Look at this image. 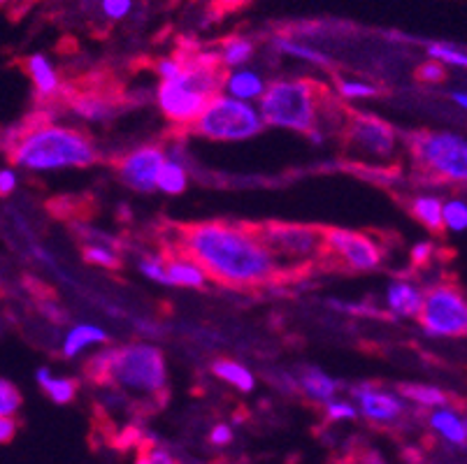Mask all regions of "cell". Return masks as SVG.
I'll use <instances>...</instances> for the list:
<instances>
[{"instance_id":"1","label":"cell","mask_w":467,"mask_h":464,"mask_svg":"<svg viewBox=\"0 0 467 464\" xmlns=\"http://www.w3.org/2000/svg\"><path fill=\"white\" fill-rule=\"evenodd\" d=\"M175 242L180 255L191 258L223 286L261 288L284 281L273 255L254 237L249 223L207 221L180 225Z\"/></svg>"},{"instance_id":"2","label":"cell","mask_w":467,"mask_h":464,"mask_svg":"<svg viewBox=\"0 0 467 464\" xmlns=\"http://www.w3.org/2000/svg\"><path fill=\"white\" fill-rule=\"evenodd\" d=\"M12 165L33 172L66 168H87L98 160V151L91 139L75 128L36 123L16 130L7 144Z\"/></svg>"},{"instance_id":"3","label":"cell","mask_w":467,"mask_h":464,"mask_svg":"<svg viewBox=\"0 0 467 464\" xmlns=\"http://www.w3.org/2000/svg\"><path fill=\"white\" fill-rule=\"evenodd\" d=\"M87 376L96 383H112L135 397L156 399L165 393L168 369L163 353L150 344L108 348L88 360Z\"/></svg>"},{"instance_id":"4","label":"cell","mask_w":467,"mask_h":464,"mask_svg":"<svg viewBox=\"0 0 467 464\" xmlns=\"http://www.w3.org/2000/svg\"><path fill=\"white\" fill-rule=\"evenodd\" d=\"M226 72L219 57H198L191 63H182L175 79L161 82L159 108L170 123L191 126L201 117L212 98L223 88Z\"/></svg>"},{"instance_id":"5","label":"cell","mask_w":467,"mask_h":464,"mask_svg":"<svg viewBox=\"0 0 467 464\" xmlns=\"http://www.w3.org/2000/svg\"><path fill=\"white\" fill-rule=\"evenodd\" d=\"M324 100H328V91L309 79L275 82L263 91L258 114L267 126L296 130L318 142L321 135L317 128L324 119Z\"/></svg>"},{"instance_id":"6","label":"cell","mask_w":467,"mask_h":464,"mask_svg":"<svg viewBox=\"0 0 467 464\" xmlns=\"http://www.w3.org/2000/svg\"><path fill=\"white\" fill-rule=\"evenodd\" d=\"M249 230L263 249L273 255L284 281L303 274L317 263H324V228L300 223H258L249 225Z\"/></svg>"},{"instance_id":"7","label":"cell","mask_w":467,"mask_h":464,"mask_svg":"<svg viewBox=\"0 0 467 464\" xmlns=\"http://www.w3.org/2000/svg\"><path fill=\"white\" fill-rule=\"evenodd\" d=\"M263 119L249 102L216 96L207 102L201 117L191 123V133L212 142H244L263 130Z\"/></svg>"},{"instance_id":"8","label":"cell","mask_w":467,"mask_h":464,"mask_svg":"<svg viewBox=\"0 0 467 464\" xmlns=\"http://www.w3.org/2000/svg\"><path fill=\"white\" fill-rule=\"evenodd\" d=\"M414 160L421 172L441 181H458L467 179V144L461 135L453 133H419L411 139Z\"/></svg>"},{"instance_id":"9","label":"cell","mask_w":467,"mask_h":464,"mask_svg":"<svg viewBox=\"0 0 467 464\" xmlns=\"http://www.w3.org/2000/svg\"><path fill=\"white\" fill-rule=\"evenodd\" d=\"M419 321L423 330L435 337H462L467 332V304L461 288L440 284L423 295Z\"/></svg>"},{"instance_id":"10","label":"cell","mask_w":467,"mask_h":464,"mask_svg":"<svg viewBox=\"0 0 467 464\" xmlns=\"http://www.w3.org/2000/svg\"><path fill=\"white\" fill-rule=\"evenodd\" d=\"M326 255L333 267L349 272H372L381 263V249L372 237L342 228H324Z\"/></svg>"},{"instance_id":"11","label":"cell","mask_w":467,"mask_h":464,"mask_svg":"<svg viewBox=\"0 0 467 464\" xmlns=\"http://www.w3.org/2000/svg\"><path fill=\"white\" fill-rule=\"evenodd\" d=\"M344 139L347 147L360 156L370 160H386L396 151V133L389 123L381 119L370 117V114L344 112Z\"/></svg>"},{"instance_id":"12","label":"cell","mask_w":467,"mask_h":464,"mask_svg":"<svg viewBox=\"0 0 467 464\" xmlns=\"http://www.w3.org/2000/svg\"><path fill=\"white\" fill-rule=\"evenodd\" d=\"M165 160L168 159H165L163 149L154 147V144L140 147L117 163L119 179L133 191L151 193V191H156V174Z\"/></svg>"},{"instance_id":"13","label":"cell","mask_w":467,"mask_h":464,"mask_svg":"<svg viewBox=\"0 0 467 464\" xmlns=\"http://www.w3.org/2000/svg\"><path fill=\"white\" fill-rule=\"evenodd\" d=\"M354 395L360 402V411L365 418L375 420V423H396L402 416V399L384 393L375 386H360L354 390Z\"/></svg>"},{"instance_id":"14","label":"cell","mask_w":467,"mask_h":464,"mask_svg":"<svg viewBox=\"0 0 467 464\" xmlns=\"http://www.w3.org/2000/svg\"><path fill=\"white\" fill-rule=\"evenodd\" d=\"M165 263V276H168V286L182 288H202L207 284V274L201 265H195L186 255H177L172 261Z\"/></svg>"},{"instance_id":"15","label":"cell","mask_w":467,"mask_h":464,"mask_svg":"<svg viewBox=\"0 0 467 464\" xmlns=\"http://www.w3.org/2000/svg\"><path fill=\"white\" fill-rule=\"evenodd\" d=\"M26 70L31 75L33 84H36L37 96L52 98L61 91V82H58L57 67L52 66V61L45 57V54H33L26 61Z\"/></svg>"},{"instance_id":"16","label":"cell","mask_w":467,"mask_h":464,"mask_svg":"<svg viewBox=\"0 0 467 464\" xmlns=\"http://www.w3.org/2000/svg\"><path fill=\"white\" fill-rule=\"evenodd\" d=\"M223 88L228 91V98L249 102L263 96V91H265V82H263V77L254 70H235L231 72V75H226V79H223Z\"/></svg>"},{"instance_id":"17","label":"cell","mask_w":467,"mask_h":464,"mask_svg":"<svg viewBox=\"0 0 467 464\" xmlns=\"http://www.w3.org/2000/svg\"><path fill=\"white\" fill-rule=\"evenodd\" d=\"M421 291L407 281H393L386 293V302H389V309L398 316H416L419 309H421Z\"/></svg>"},{"instance_id":"18","label":"cell","mask_w":467,"mask_h":464,"mask_svg":"<svg viewBox=\"0 0 467 464\" xmlns=\"http://www.w3.org/2000/svg\"><path fill=\"white\" fill-rule=\"evenodd\" d=\"M428 420H431V428L435 429V432H440L449 444L465 446L467 425L465 420H462V416H458L453 408H447V407L435 408Z\"/></svg>"},{"instance_id":"19","label":"cell","mask_w":467,"mask_h":464,"mask_svg":"<svg viewBox=\"0 0 467 464\" xmlns=\"http://www.w3.org/2000/svg\"><path fill=\"white\" fill-rule=\"evenodd\" d=\"M108 342V335L98 325L91 323H79V325L72 327L66 335V342H63V356L75 357L84 351L91 344H105Z\"/></svg>"},{"instance_id":"20","label":"cell","mask_w":467,"mask_h":464,"mask_svg":"<svg viewBox=\"0 0 467 464\" xmlns=\"http://www.w3.org/2000/svg\"><path fill=\"white\" fill-rule=\"evenodd\" d=\"M36 378L54 404H70L72 399L78 397V381H72V378L54 376L52 369L47 367L37 369Z\"/></svg>"},{"instance_id":"21","label":"cell","mask_w":467,"mask_h":464,"mask_svg":"<svg viewBox=\"0 0 467 464\" xmlns=\"http://www.w3.org/2000/svg\"><path fill=\"white\" fill-rule=\"evenodd\" d=\"M212 372L221 378V381L231 383L233 388L242 390V393H252L254 386H256V378L249 372L244 365L235 363V360H216L212 365Z\"/></svg>"},{"instance_id":"22","label":"cell","mask_w":467,"mask_h":464,"mask_svg":"<svg viewBox=\"0 0 467 464\" xmlns=\"http://www.w3.org/2000/svg\"><path fill=\"white\" fill-rule=\"evenodd\" d=\"M300 386H303V390L307 393V397L317 399V402H328V399H333L335 393H337V381L317 367H309L307 372L303 374Z\"/></svg>"},{"instance_id":"23","label":"cell","mask_w":467,"mask_h":464,"mask_svg":"<svg viewBox=\"0 0 467 464\" xmlns=\"http://www.w3.org/2000/svg\"><path fill=\"white\" fill-rule=\"evenodd\" d=\"M411 216L416 221H421L431 232L440 235L444 225H441V202L435 195H419L411 200Z\"/></svg>"},{"instance_id":"24","label":"cell","mask_w":467,"mask_h":464,"mask_svg":"<svg viewBox=\"0 0 467 464\" xmlns=\"http://www.w3.org/2000/svg\"><path fill=\"white\" fill-rule=\"evenodd\" d=\"M186 184H189V177H186V170L182 168L175 160H165L161 165L159 174H156V189L163 191L168 195H180L184 193Z\"/></svg>"},{"instance_id":"25","label":"cell","mask_w":467,"mask_h":464,"mask_svg":"<svg viewBox=\"0 0 467 464\" xmlns=\"http://www.w3.org/2000/svg\"><path fill=\"white\" fill-rule=\"evenodd\" d=\"M400 395L410 399V402L421 404V407L441 408L449 404L447 393H441L440 388H432V386H421V383H402Z\"/></svg>"},{"instance_id":"26","label":"cell","mask_w":467,"mask_h":464,"mask_svg":"<svg viewBox=\"0 0 467 464\" xmlns=\"http://www.w3.org/2000/svg\"><path fill=\"white\" fill-rule=\"evenodd\" d=\"M254 57V45L244 37H231L221 45L219 63L223 67H240Z\"/></svg>"},{"instance_id":"27","label":"cell","mask_w":467,"mask_h":464,"mask_svg":"<svg viewBox=\"0 0 467 464\" xmlns=\"http://www.w3.org/2000/svg\"><path fill=\"white\" fill-rule=\"evenodd\" d=\"M275 46H277L279 51H284V54H288V57L303 58V61L314 63V66H328L330 63L326 54H321V51L312 49V46L307 45H300V42L288 40V37H277V40H275Z\"/></svg>"},{"instance_id":"28","label":"cell","mask_w":467,"mask_h":464,"mask_svg":"<svg viewBox=\"0 0 467 464\" xmlns=\"http://www.w3.org/2000/svg\"><path fill=\"white\" fill-rule=\"evenodd\" d=\"M441 225L451 232H462L467 228V204L465 200L453 198L441 204Z\"/></svg>"},{"instance_id":"29","label":"cell","mask_w":467,"mask_h":464,"mask_svg":"<svg viewBox=\"0 0 467 464\" xmlns=\"http://www.w3.org/2000/svg\"><path fill=\"white\" fill-rule=\"evenodd\" d=\"M428 54H431L432 61L441 63V66H456V67L467 66L465 51H461L453 45H447V42H432V45H428Z\"/></svg>"},{"instance_id":"30","label":"cell","mask_w":467,"mask_h":464,"mask_svg":"<svg viewBox=\"0 0 467 464\" xmlns=\"http://www.w3.org/2000/svg\"><path fill=\"white\" fill-rule=\"evenodd\" d=\"M21 408V393L15 383L0 378V418H12Z\"/></svg>"},{"instance_id":"31","label":"cell","mask_w":467,"mask_h":464,"mask_svg":"<svg viewBox=\"0 0 467 464\" xmlns=\"http://www.w3.org/2000/svg\"><path fill=\"white\" fill-rule=\"evenodd\" d=\"M84 261L91 263V265L108 267V270H117V267L121 265L119 255L114 253L112 249H108V246H103V244L87 246V249H84Z\"/></svg>"},{"instance_id":"32","label":"cell","mask_w":467,"mask_h":464,"mask_svg":"<svg viewBox=\"0 0 467 464\" xmlns=\"http://www.w3.org/2000/svg\"><path fill=\"white\" fill-rule=\"evenodd\" d=\"M339 93L349 100H356V98H375L379 93V88L372 87V84L365 82H351V79H339L337 84Z\"/></svg>"},{"instance_id":"33","label":"cell","mask_w":467,"mask_h":464,"mask_svg":"<svg viewBox=\"0 0 467 464\" xmlns=\"http://www.w3.org/2000/svg\"><path fill=\"white\" fill-rule=\"evenodd\" d=\"M100 10L112 21L126 19L133 10V0H100Z\"/></svg>"},{"instance_id":"34","label":"cell","mask_w":467,"mask_h":464,"mask_svg":"<svg viewBox=\"0 0 467 464\" xmlns=\"http://www.w3.org/2000/svg\"><path fill=\"white\" fill-rule=\"evenodd\" d=\"M326 416H328V420H356L358 418V411L349 402L328 399L326 402Z\"/></svg>"},{"instance_id":"35","label":"cell","mask_w":467,"mask_h":464,"mask_svg":"<svg viewBox=\"0 0 467 464\" xmlns=\"http://www.w3.org/2000/svg\"><path fill=\"white\" fill-rule=\"evenodd\" d=\"M140 272H142L147 279L159 281V284H165V286H168V276H165L163 258H144V261H140Z\"/></svg>"},{"instance_id":"36","label":"cell","mask_w":467,"mask_h":464,"mask_svg":"<svg viewBox=\"0 0 467 464\" xmlns=\"http://www.w3.org/2000/svg\"><path fill=\"white\" fill-rule=\"evenodd\" d=\"M444 77H447V70H444V66L437 61L423 63V66L419 67V79H421V82L437 84V82H444Z\"/></svg>"},{"instance_id":"37","label":"cell","mask_w":467,"mask_h":464,"mask_svg":"<svg viewBox=\"0 0 467 464\" xmlns=\"http://www.w3.org/2000/svg\"><path fill=\"white\" fill-rule=\"evenodd\" d=\"M138 464H180V462H177L175 458H170L165 450L154 449V446H151V449H144L142 453H140Z\"/></svg>"},{"instance_id":"38","label":"cell","mask_w":467,"mask_h":464,"mask_svg":"<svg viewBox=\"0 0 467 464\" xmlns=\"http://www.w3.org/2000/svg\"><path fill=\"white\" fill-rule=\"evenodd\" d=\"M156 70H159L161 75V82H168V79H175V77L180 75L182 61H177V58H161V61L156 63Z\"/></svg>"},{"instance_id":"39","label":"cell","mask_w":467,"mask_h":464,"mask_svg":"<svg viewBox=\"0 0 467 464\" xmlns=\"http://www.w3.org/2000/svg\"><path fill=\"white\" fill-rule=\"evenodd\" d=\"M210 441L214 446H228L233 441V429L223 423L216 425V428L210 432Z\"/></svg>"},{"instance_id":"40","label":"cell","mask_w":467,"mask_h":464,"mask_svg":"<svg viewBox=\"0 0 467 464\" xmlns=\"http://www.w3.org/2000/svg\"><path fill=\"white\" fill-rule=\"evenodd\" d=\"M431 258H432V246L428 244V242H421V244H416L414 249H411V261H414L419 267L426 265Z\"/></svg>"},{"instance_id":"41","label":"cell","mask_w":467,"mask_h":464,"mask_svg":"<svg viewBox=\"0 0 467 464\" xmlns=\"http://www.w3.org/2000/svg\"><path fill=\"white\" fill-rule=\"evenodd\" d=\"M16 189V174L12 170H0V195L7 198Z\"/></svg>"},{"instance_id":"42","label":"cell","mask_w":467,"mask_h":464,"mask_svg":"<svg viewBox=\"0 0 467 464\" xmlns=\"http://www.w3.org/2000/svg\"><path fill=\"white\" fill-rule=\"evenodd\" d=\"M16 434V420L15 418H0V444L15 439Z\"/></svg>"},{"instance_id":"43","label":"cell","mask_w":467,"mask_h":464,"mask_svg":"<svg viewBox=\"0 0 467 464\" xmlns=\"http://www.w3.org/2000/svg\"><path fill=\"white\" fill-rule=\"evenodd\" d=\"M360 464H386V462H384V459H381V455L368 453V455H363V459H360Z\"/></svg>"},{"instance_id":"44","label":"cell","mask_w":467,"mask_h":464,"mask_svg":"<svg viewBox=\"0 0 467 464\" xmlns=\"http://www.w3.org/2000/svg\"><path fill=\"white\" fill-rule=\"evenodd\" d=\"M451 100L456 102L458 108H462V109L467 108V96H465V93H462V91H458V93H451Z\"/></svg>"},{"instance_id":"45","label":"cell","mask_w":467,"mask_h":464,"mask_svg":"<svg viewBox=\"0 0 467 464\" xmlns=\"http://www.w3.org/2000/svg\"><path fill=\"white\" fill-rule=\"evenodd\" d=\"M226 7H235V5H242V3H247V0H221Z\"/></svg>"},{"instance_id":"46","label":"cell","mask_w":467,"mask_h":464,"mask_svg":"<svg viewBox=\"0 0 467 464\" xmlns=\"http://www.w3.org/2000/svg\"><path fill=\"white\" fill-rule=\"evenodd\" d=\"M5 3H7V0H0V5H5Z\"/></svg>"}]
</instances>
